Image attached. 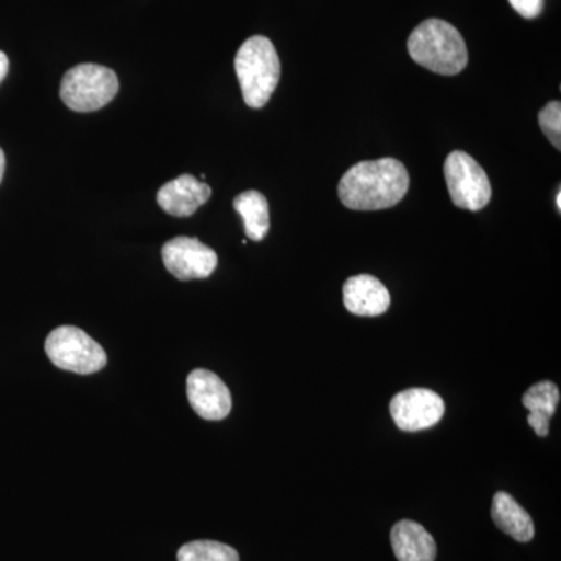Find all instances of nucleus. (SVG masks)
Returning <instances> with one entry per match:
<instances>
[{"mask_svg": "<svg viewBox=\"0 0 561 561\" xmlns=\"http://www.w3.org/2000/svg\"><path fill=\"white\" fill-rule=\"evenodd\" d=\"M540 128L557 150L561 149V103L549 102L538 114Z\"/></svg>", "mask_w": 561, "mask_h": 561, "instance_id": "f3484780", "label": "nucleus"}, {"mask_svg": "<svg viewBox=\"0 0 561 561\" xmlns=\"http://www.w3.org/2000/svg\"><path fill=\"white\" fill-rule=\"evenodd\" d=\"M445 179L457 208L481 210L491 201L489 175L478 161L465 151H453L445 161Z\"/></svg>", "mask_w": 561, "mask_h": 561, "instance_id": "423d86ee", "label": "nucleus"}, {"mask_svg": "<svg viewBox=\"0 0 561 561\" xmlns=\"http://www.w3.org/2000/svg\"><path fill=\"white\" fill-rule=\"evenodd\" d=\"M557 208H559V210H561V194H560V191L557 192Z\"/></svg>", "mask_w": 561, "mask_h": 561, "instance_id": "412c9836", "label": "nucleus"}, {"mask_svg": "<svg viewBox=\"0 0 561 561\" xmlns=\"http://www.w3.org/2000/svg\"><path fill=\"white\" fill-rule=\"evenodd\" d=\"M179 561H239V553L231 546L219 541H192L176 553Z\"/></svg>", "mask_w": 561, "mask_h": 561, "instance_id": "dca6fc26", "label": "nucleus"}, {"mask_svg": "<svg viewBox=\"0 0 561 561\" xmlns=\"http://www.w3.org/2000/svg\"><path fill=\"white\" fill-rule=\"evenodd\" d=\"M3 173H5V153L0 149V181L3 180Z\"/></svg>", "mask_w": 561, "mask_h": 561, "instance_id": "aec40b11", "label": "nucleus"}, {"mask_svg": "<svg viewBox=\"0 0 561 561\" xmlns=\"http://www.w3.org/2000/svg\"><path fill=\"white\" fill-rule=\"evenodd\" d=\"M391 548L398 561H435L437 545L421 524L402 519L390 534Z\"/></svg>", "mask_w": 561, "mask_h": 561, "instance_id": "f8f14e48", "label": "nucleus"}, {"mask_svg": "<svg viewBox=\"0 0 561 561\" xmlns=\"http://www.w3.org/2000/svg\"><path fill=\"white\" fill-rule=\"evenodd\" d=\"M491 518L494 524L513 540L527 542L534 538L535 527L529 513L524 511L511 494L497 491L491 504Z\"/></svg>", "mask_w": 561, "mask_h": 561, "instance_id": "ddd939ff", "label": "nucleus"}, {"mask_svg": "<svg viewBox=\"0 0 561 561\" xmlns=\"http://www.w3.org/2000/svg\"><path fill=\"white\" fill-rule=\"evenodd\" d=\"M408 49L416 65L440 76H457L468 65L463 36L449 22L435 18L421 22L412 32Z\"/></svg>", "mask_w": 561, "mask_h": 561, "instance_id": "f03ea898", "label": "nucleus"}, {"mask_svg": "<svg viewBox=\"0 0 561 561\" xmlns=\"http://www.w3.org/2000/svg\"><path fill=\"white\" fill-rule=\"evenodd\" d=\"M187 400L197 415L208 421L227 419L232 408L228 387L219 376L203 368L187 376Z\"/></svg>", "mask_w": 561, "mask_h": 561, "instance_id": "1a4fd4ad", "label": "nucleus"}, {"mask_svg": "<svg viewBox=\"0 0 561 561\" xmlns=\"http://www.w3.org/2000/svg\"><path fill=\"white\" fill-rule=\"evenodd\" d=\"M559 402V387L551 381L535 383L524 393L523 405L529 411L527 421L531 430L537 432L538 437H546L549 434V424Z\"/></svg>", "mask_w": 561, "mask_h": 561, "instance_id": "4468645a", "label": "nucleus"}, {"mask_svg": "<svg viewBox=\"0 0 561 561\" xmlns=\"http://www.w3.org/2000/svg\"><path fill=\"white\" fill-rule=\"evenodd\" d=\"M162 261L176 279L191 280L213 275L219 257L198 239L180 236L162 247Z\"/></svg>", "mask_w": 561, "mask_h": 561, "instance_id": "0eeeda50", "label": "nucleus"}, {"mask_svg": "<svg viewBox=\"0 0 561 561\" xmlns=\"http://www.w3.org/2000/svg\"><path fill=\"white\" fill-rule=\"evenodd\" d=\"M210 187L192 175H181L158 191L157 201L162 210L175 217H190L209 201Z\"/></svg>", "mask_w": 561, "mask_h": 561, "instance_id": "9d476101", "label": "nucleus"}, {"mask_svg": "<svg viewBox=\"0 0 561 561\" xmlns=\"http://www.w3.org/2000/svg\"><path fill=\"white\" fill-rule=\"evenodd\" d=\"M234 209L242 217L245 234L250 241L261 242L271 230L268 202L261 192L247 191L234 198Z\"/></svg>", "mask_w": 561, "mask_h": 561, "instance_id": "2eb2a0df", "label": "nucleus"}, {"mask_svg": "<svg viewBox=\"0 0 561 561\" xmlns=\"http://www.w3.org/2000/svg\"><path fill=\"white\" fill-rule=\"evenodd\" d=\"M243 101L260 110L271 101L280 79L278 51L265 36H251L242 44L234 60Z\"/></svg>", "mask_w": 561, "mask_h": 561, "instance_id": "7ed1b4c3", "label": "nucleus"}, {"mask_svg": "<svg viewBox=\"0 0 561 561\" xmlns=\"http://www.w3.org/2000/svg\"><path fill=\"white\" fill-rule=\"evenodd\" d=\"M508 2H511L513 10L526 20L540 16L542 7H545V0H508Z\"/></svg>", "mask_w": 561, "mask_h": 561, "instance_id": "a211bd4d", "label": "nucleus"}, {"mask_svg": "<svg viewBox=\"0 0 561 561\" xmlns=\"http://www.w3.org/2000/svg\"><path fill=\"white\" fill-rule=\"evenodd\" d=\"M46 353L51 364L77 375H92L106 367L105 350L83 330L60 327L46 339Z\"/></svg>", "mask_w": 561, "mask_h": 561, "instance_id": "39448f33", "label": "nucleus"}, {"mask_svg": "<svg viewBox=\"0 0 561 561\" xmlns=\"http://www.w3.org/2000/svg\"><path fill=\"white\" fill-rule=\"evenodd\" d=\"M408 169L394 158L362 161L353 165L339 183V198L353 210L393 208L409 191Z\"/></svg>", "mask_w": 561, "mask_h": 561, "instance_id": "f257e3e1", "label": "nucleus"}, {"mask_svg": "<svg viewBox=\"0 0 561 561\" xmlns=\"http://www.w3.org/2000/svg\"><path fill=\"white\" fill-rule=\"evenodd\" d=\"M343 302L354 316L378 317L390 308V294L375 276L357 275L343 284Z\"/></svg>", "mask_w": 561, "mask_h": 561, "instance_id": "9b49d317", "label": "nucleus"}, {"mask_svg": "<svg viewBox=\"0 0 561 561\" xmlns=\"http://www.w3.org/2000/svg\"><path fill=\"white\" fill-rule=\"evenodd\" d=\"M119 92L116 72L105 66L79 65L62 77L60 98L77 113H92L108 105Z\"/></svg>", "mask_w": 561, "mask_h": 561, "instance_id": "20e7f679", "label": "nucleus"}, {"mask_svg": "<svg viewBox=\"0 0 561 561\" xmlns=\"http://www.w3.org/2000/svg\"><path fill=\"white\" fill-rule=\"evenodd\" d=\"M390 413L401 431L419 432L434 427L443 419L445 402L430 389H409L393 397Z\"/></svg>", "mask_w": 561, "mask_h": 561, "instance_id": "6e6552de", "label": "nucleus"}, {"mask_svg": "<svg viewBox=\"0 0 561 561\" xmlns=\"http://www.w3.org/2000/svg\"><path fill=\"white\" fill-rule=\"evenodd\" d=\"M10 61L9 57H7L3 51H0V83H2L3 79H5L7 73H9Z\"/></svg>", "mask_w": 561, "mask_h": 561, "instance_id": "6ab92c4d", "label": "nucleus"}]
</instances>
